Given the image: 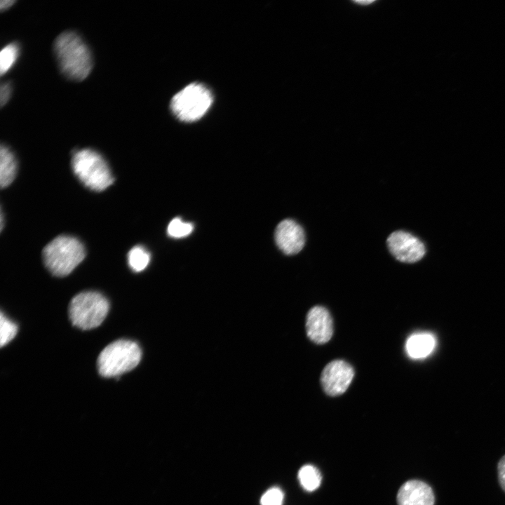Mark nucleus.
<instances>
[{
	"label": "nucleus",
	"instance_id": "f257e3e1",
	"mask_svg": "<svg viewBox=\"0 0 505 505\" xmlns=\"http://www.w3.org/2000/svg\"><path fill=\"white\" fill-rule=\"evenodd\" d=\"M54 52L60 69L67 78L82 81L90 74L93 67L90 51L76 33L60 34L54 42Z\"/></svg>",
	"mask_w": 505,
	"mask_h": 505
},
{
	"label": "nucleus",
	"instance_id": "f03ea898",
	"mask_svg": "<svg viewBox=\"0 0 505 505\" xmlns=\"http://www.w3.org/2000/svg\"><path fill=\"white\" fill-rule=\"evenodd\" d=\"M86 250L76 238L60 235L48 243L43 250L44 264L54 276L69 275L85 258Z\"/></svg>",
	"mask_w": 505,
	"mask_h": 505
},
{
	"label": "nucleus",
	"instance_id": "7ed1b4c3",
	"mask_svg": "<svg viewBox=\"0 0 505 505\" xmlns=\"http://www.w3.org/2000/svg\"><path fill=\"white\" fill-rule=\"evenodd\" d=\"M72 167L80 182L92 191H102L114 182V177L105 159L91 149H83L74 152Z\"/></svg>",
	"mask_w": 505,
	"mask_h": 505
},
{
	"label": "nucleus",
	"instance_id": "20e7f679",
	"mask_svg": "<svg viewBox=\"0 0 505 505\" xmlns=\"http://www.w3.org/2000/svg\"><path fill=\"white\" fill-rule=\"evenodd\" d=\"M142 351L131 340L119 339L107 345L100 354L97 367L104 377H118L135 368L140 361Z\"/></svg>",
	"mask_w": 505,
	"mask_h": 505
},
{
	"label": "nucleus",
	"instance_id": "39448f33",
	"mask_svg": "<svg viewBox=\"0 0 505 505\" xmlns=\"http://www.w3.org/2000/svg\"><path fill=\"white\" fill-rule=\"evenodd\" d=\"M109 309V301L104 295L95 291H86L72 299L69 304V316L74 326L81 330H90L103 322Z\"/></svg>",
	"mask_w": 505,
	"mask_h": 505
},
{
	"label": "nucleus",
	"instance_id": "423d86ee",
	"mask_svg": "<svg viewBox=\"0 0 505 505\" xmlns=\"http://www.w3.org/2000/svg\"><path fill=\"white\" fill-rule=\"evenodd\" d=\"M212 102L213 96L208 88L201 83H194L173 96L170 108L180 120L191 122L201 118Z\"/></svg>",
	"mask_w": 505,
	"mask_h": 505
},
{
	"label": "nucleus",
	"instance_id": "0eeeda50",
	"mask_svg": "<svg viewBox=\"0 0 505 505\" xmlns=\"http://www.w3.org/2000/svg\"><path fill=\"white\" fill-rule=\"evenodd\" d=\"M390 252L398 261L415 263L425 255L424 243L416 236L404 231H396L387 238Z\"/></svg>",
	"mask_w": 505,
	"mask_h": 505
},
{
	"label": "nucleus",
	"instance_id": "6e6552de",
	"mask_svg": "<svg viewBox=\"0 0 505 505\" xmlns=\"http://www.w3.org/2000/svg\"><path fill=\"white\" fill-rule=\"evenodd\" d=\"M354 375V368L349 363L342 360H335L323 370L321 376V385L328 395L339 396L346 391Z\"/></svg>",
	"mask_w": 505,
	"mask_h": 505
},
{
	"label": "nucleus",
	"instance_id": "1a4fd4ad",
	"mask_svg": "<svg viewBox=\"0 0 505 505\" xmlns=\"http://www.w3.org/2000/svg\"><path fill=\"white\" fill-rule=\"evenodd\" d=\"M275 241L279 249L285 254L288 255L297 254L304 245V229L291 219L283 220L276 228Z\"/></svg>",
	"mask_w": 505,
	"mask_h": 505
},
{
	"label": "nucleus",
	"instance_id": "9d476101",
	"mask_svg": "<svg viewBox=\"0 0 505 505\" xmlns=\"http://www.w3.org/2000/svg\"><path fill=\"white\" fill-rule=\"evenodd\" d=\"M306 331L308 337L314 343L328 342L333 333V323L329 311L324 307L316 306L307 313Z\"/></svg>",
	"mask_w": 505,
	"mask_h": 505
},
{
	"label": "nucleus",
	"instance_id": "9b49d317",
	"mask_svg": "<svg viewBox=\"0 0 505 505\" xmlns=\"http://www.w3.org/2000/svg\"><path fill=\"white\" fill-rule=\"evenodd\" d=\"M398 505H434L435 494L432 487L417 479L410 480L400 487L397 494Z\"/></svg>",
	"mask_w": 505,
	"mask_h": 505
},
{
	"label": "nucleus",
	"instance_id": "f8f14e48",
	"mask_svg": "<svg viewBox=\"0 0 505 505\" xmlns=\"http://www.w3.org/2000/svg\"><path fill=\"white\" fill-rule=\"evenodd\" d=\"M436 346V339L429 332H418L407 340L405 348L410 357L420 359L431 354Z\"/></svg>",
	"mask_w": 505,
	"mask_h": 505
},
{
	"label": "nucleus",
	"instance_id": "ddd939ff",
	"mask_svg": "<svg viewBox=\"0 0 505 505\" xmlns=\"http://www.w3.org/2000/svg\"><path fill=\"white\" fill-rule=\"evenodd\" d=\"M17 161L13 152L5 145L0 149V186L6 188L14 180L17 173Z\"/></svg>",
	"mask_w": 505,
	"mask_h": 505
},
{
	"label": "nucleus",
	"instance_id": "4468645a",
	"mask_svg": "<svg viewBox=\"0 0 505 505\" xmlns=\"http://www.w3.org/2000/svg\"><path fill=\"white\" fill-rule=\"evenodd\" d=\"M128 264L134 272H140L149 265L151 260L149 252L142 245L133 247L128 252Z\"/></svg>",
	"mask_w": 505,
	"mask_h": 505
},
{
	"label": "nucleus",
	"instance_id": "2eb2a0df",
	"mask_svg": "<svg viewBox=\"0 0 505 505\" xmlns=\"http://www.w3.org/2000/svg\"><path fill=\"white\" fill-rule=\"evenodd\" d=\"M298 479L305 490L312 492L320 486L321 475L315 466L304 465L299 470Z\"/></svg>",
	"mask_w": 505,
	"mask_h": 505
},
{
	"label": "nucleus",
	"instance_id": "dca6fc26",
	"mask_svg": "<svg viewBox=\"0 0 505 505\" xmlns=\"http://www.w3.org/2000/svg\"><path fill=\"white\" fill-rule=\"evenodd\" d=\"M19 54V47L17 43H11L6 46L0 53V72L1 74L6 73L16 62Z\"/></svg>",
	"mask_w": 505,
	"mask_h": 505
},
{
	"label": "nucleus",
	"instance_id": "f3484780",
	"mask_svg": "<svg viewBox=\"0 0 505 505\" xmlns=\"http://www.w3.org/2000/svg\"><path fill=\"white\" fill-rule=\"evenodd\" d=\"M18 332V325L4 316L0 315V345L1 347L10 342Z\"/></svg>",
	"mask_w": 505,
	"mask_h": 505
},
{
	"label": "nucleus",
	"instance_id": "a211bd4d",
	"mask_svg": "<svg viewBox=\"0 0 505 505\" xmlns=\"http://www.w3.org/2000/svg\"><path fill=\"white\" fill-rule=\"evenodd\" d=\"M194 229L191 223L184 222L180 218H175L169 223L168 234L173 238H182L189 235Z\"/></svg>",
	"mask_w": 505,
	"mask_h": 505
},
{
	"label": "nucleus",
	"instance_id": "6ab92c4d",
	"mask_svg": "<svg viewBox=\"0 0 505 505\" xmlns=\"http://www.w3.org/2000/svg\"><path fill=\"white\" fill-rule=\"evenodd\" d=\"M284 494L278 487H271L267 490L260 499L261 505H282Z\"/></svg>",
	"mask_w": 505,
	"mask_h": 505
},
{
	"label": "nucleus",
	"instance_id": "aec40b11",
	"mask_svg": "<svg viewBox=\"0 0 505 505\" xmlns=\"http://www.w3.org/2000/svg\"><path fill=\"white\" fill-rule=\"evenodd\" d=\"M497 478L501 488L505 492V454L497 463Z\"/></svg>",
	"mask_w": 505,
	"mask_h": 505
},
{
	"label": "nucleus",
	"instance_id": "412c9836",
	"mask_svg": "<svg viewBox=\"0 0 505 505\" xmlns=\"http://www.w3.org/2000/svg\"><path fill=\"white\" fill-rule=\"evenodd\" d=\"M11 94V86L8 83H4L1 86L0 102L4 106L9 100Z\"/></svg>",
	"mask_w": 505,
	"mask_h": 505
},
{
	"label": "nucleus",
	"instance_id": "4be33fe9",
	"mask_svg": "<svg viewBox=\"0 0 505 505\" xmlns=\"http://www.w3.org/2000/svg\"><path fill=\"white\" fill-rule=\"evenodd\" d=\"M15 3V1L13 0H2L0 2V8L1 10H5L11 7L13 4Z\"/></svg>",
	"mask_w": 505,
	"mask_h": 505
},
{
	"label": "nucleus",
	"instance_id": "5701e85b",
	"mask_svg": "<svg viewBox=\"0 0 505 505\" xmlns=\"http://www.w3.org/2000/svg\"><path fill=\"white\" fill-rule=\"evenodd\" d=\"M356 2L360 4H368L372 3V1H356Z\"/></svg>",
	"mask_w": 505,
	"mask_h": 505
}]
</instances>
